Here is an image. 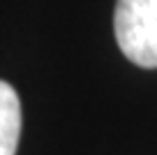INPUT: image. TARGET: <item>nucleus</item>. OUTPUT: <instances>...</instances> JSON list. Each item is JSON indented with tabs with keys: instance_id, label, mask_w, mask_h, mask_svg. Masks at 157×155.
Instances as JSON below:
<instances>
[{
	"instance_id": "obj_1",
	"label": "nucleus",
	"mask_w": 157,
	"mask_h": 155,
	"mask_svg": "<svg viewBox=\"0 0 157 155\" xmlns=\"http://www.w3.org/2000/svg\"><path fill=\"white\" fill-rule=\"evenodd\" d=\"M113 30L125 58L157 70V0H118Z\"/></svg>"
},
{
	"instance_id": "obj_2",
	"label": "nucleus",
	"mask_w": 157,
	"mask_h": 155,
	"mask_svg": "<svg viewBox=\"0 0 157 155\" xmlns=\"http://www.w3.org/2000/svg\"><path fill=\"white\" fill-rule=\"evenodd\" d=\"M21 139V100L7 81H0V155H16Z\"/></svg>"
}]
</instances>
